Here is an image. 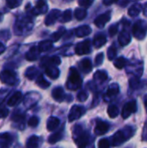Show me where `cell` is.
Listing matches in <instances>:
<instances>
[{
	"label": "cell",
	"instance_id": "f35d334b",
	"mask_svg": "<svg viewBox=\"0 0 147 148\" xmlns=\"http://www.w3.org/2000/svg\"><path fill=\"white\" fill-rule=\"evenodd\" d=\"M79 3V4L81 5V7H82V8H88V7H89L92 3H93V1L91 0H81V1H79L78 2Z\"/></svg>",
	"mask_w": 147,
	"mask_h": 148
},
{
	"label": "cell",
	"instance_id": "7c38bea8",
	"mask_svg": "<svg viewBox=\"0 0 147 148\" xmlns=\"http://www.w3.org/2000/svg\"><path fill=\"white\" fill-rule=\"evenodd\" d=\"M52 96H53L54 100H55L56 101H59V102L63 101L65 100V93H64L62 88L57 87V88H54L52 91Z\"/></svg>",
	"mask_w": 147,
	"mask_h": 148
},
{
	"label": "cell",
	"instance_id": "681fc988",
	"mask_svg": "<svg viewBox=\"0 0 147 148\" xmlns=\"http://www.w3.org/2000/svg\"><path fill=\"white\" fill-rule=\"evenodd\" d=\"M146 9H147V3H146Z\"/></svg>",
	"mask_w": 147,
	"mask_h": 148
},
{
	"label": "cell",
	"instance_id": "8992f818",
	"mask_svg": "<svg viewBox=\"0 0 147 148\" xmlns=\"http://www.w3.org/2000/svg\"><path fill=\"white\" fill-rule=\"evenodd\" d=\"M85 113V109L79 106H73L72 108L70 109L69 114H68V121L69 122H72L75 120H78L81 118L83 114Z\"/></svg>",
	"mask_w": 147,
	"mask_h": 148
},
{
	"label": "cell",
	"instance_id": "836d02e7",
	"mask_svg": "<svg viewBox=\"0 0 147 148\" xmlns=\"http://www.w3.org/2000/svg\"><path fill=\"white\" fill-rule=\"evenodd\" d=\"M36 73H37L36 69L34 68V67H32V68L28 69V70H27V72H26V75H27V77H28L29 79L32 80V79L34 78V76H36Z\"/></svg>",
	"mask_w": 147,
	"mask_h": 148
},
{
	"label": "cell",
	"instance_id": "7a4b0ae2",
	"mask_svg": "<svg viewBox=\"0 0 147 148\" xmlns=\"http://www.w3.org/2000/svg\"><path fill=\"white\" fill-rule=\"evenodd\" d=\"M147 32V23L144 20H139L133 27V35L135 38L143 40Z\"/></svg>",
	"mask_w": 147,
	"mask_h": 148
},
{
	"label": "cell",
	"instance_id": "ffe728a7",
	"mask_svg": "<svg viewBox=\"0 0 147 148\" xmlns=\"http://www.w3.org/2000/svg\"><path fill=\"white\" fill-rule=\"evenodd\" d=\"M80 67H81V70H82L84 73H86V74L89 73V72L92 70V63H91V61H90L89 59H88V58L82 60V61L81 62Z\"/></svg>",
	"mask_w": 147,
	"mask_h": 148
},
{
	"label": "cell",
	"instance_id": "ee69618b",
	"mask_svg": "<svg viewBox=\"0 0 147 148\" xmlns=\"http://www.w3.org/2000/svg\"><path fill=\"white\" fill-rule=\"evenodd\" d=\"M9 114V111L5 108H0V119L6 117Z\"/></svg>",
	"mask_w": 147,
	"mask_h": 148
},
{
	"label": "cell",
	"instance_id": "f546056e",
	"mask_svg": "<svg viewBox=\"0 0 147 148\" xmlns=\"http://www.w3.org/2000/svg\"><path fill=\"white\" fill-rule=\"evenodd\" d=\"M36 83H37L38 86H40V87L42 88H49V85H50L49 82H47V81L44 79V77H43L42 75H39V76L37 77Z\"/></svg>",
	"mask_w": 147,
	"mask_h": 148
},
{
	"label": "cell",
	"instance_id": "6da1fadb",
	"mask_svg": "<svg viewBox=\"0 0 147 148\" xmlns=\"http://www.w3.org/2000/svg\"><path fill=\"white\" fill-rule=\"evenodd\" d=\"M81 82H82L81 78L79 73L77 72V70L75 68H71L69 77H68V83H67L68 88L71 89V90H76L81 88Z\"/></svg>",
	"mask_w": 147,
	"mask_h": 148
},
{
	"label": "cell",
	"instance_id": "b9f144b4",
	"mask_svg": "<svg viewBox=\"0 0 147 148\" xmlns=\"http://www.w3.org/2000/svg\"><path fill=\"white\" fill-rule=\"evenodd\" d=\"M103 58H104V55L103 53H100L99 55H97V56L95 57V64L98 66V65H101L103 62Z\"/></svg>",
	"mask_w": 147,
	"mask_h": 148
},
{
	"label": "cell",
	"instance_id": "1f68e13d",
	"mask_svg": "<svg viewBox=\"0 0 147 148\" xmlns=\"http://www.w3.org/2000/svg\"><path fill=\"white\" fill-rule=\"evenodd\" d=\"M88 94L87 91H84V90L80 91V92L78 93V95H77V99H78V101H81V102L85 101L88 99Z\"/></svg>",
	"mask_w": 147,
	"mask_h": 148
},
{
	"label": "cell",
	"instance_id": "ac0fdd59",
	"mask_svg": "<svg viewBox=\"0 0 147 148\" xmlns=\"http://www.w3.org/2000/svg\"><path fill=\"white\" fill-rule=\"evenodd\" d=\"M106 42H107V37L105 36V35L100 33V34H97L94 36V45L96 48H101V47H102L103 45L106 44Z\"/></svg>",
	"mask_w": 147,
	"mask_h": 148
},
{
	"label": "cell",
	"instance_id": "603a6c76",
	"mask_svg": "<svg viewBox=\"0 0 147 148\" xmlns=\"http://www.w3.org/2000/svg\"><path fill=\"white\" fill-rule=\"evenodd\" d=\"M39 145V138L37 136H31L26 142L27 148H37Z\"/></svg>",
	"mask_w": 147,
	"mask_h": 148
},
{
	"label": "cell",
	"instance_id": "4dcf8cb0",
	"mask_svg": "<svg viewBox=\"0 0 147 148\" xmlns=\"http://www.w3.org/2000/svg\"><path fill=\"white\" fill-rule=\"evenodd\" d=\"M119 93V86L117 84H113L111 85L108 89H107V95H110V96H114L116 95L117 94Z\"/></svg>",
	"mask_w": 147,
	"mask_h": 148
},
{
	"label": "cell",
	"instance_id": "2e32d148",
	"mask_svg": "<svg viewBox=\"0 0 147 148\" xmlns=\"http://www.w3.org/2000/svg\"><path fill=\"white\" fill-rule=\"evenodd\" d=\"M131 35L127 31L123 30L119 36V42L121 46H126L131 42Z\"/></svg>",
	"mask_w": 147,
	"mask_h": 148
},
{
	"label": "cell",
	"instance_id": "44dd1931",
	"mask_svg": "<svg viewBox=\"0 0 147 148\" xmlns=\"http://www.w3.org/2000/svg\"><path fill=\"white\" fill-rule=\"evenodd\" d=\"M46 74L52 79H56L59 76V69L55 67V66H51V67H47L46 68Z\"/></svg>",
	"mask_w": 147,
	"mask_h": 148
},
{
	"label": "cell",
	"instance_id": "30bf717a",
	"mask_svg": "<svg viewBox=\"0 0 147 148\" xmlns=\"http://www.w3.org/2000/svg\"><path fill=\"white\" fill-rule=\"evenodd\" d=\"M109 130V125L108 123L102 121H99L96 124V127L94 128V133L97 135H103L105 134L107 131Z\"/></svg>",
	"mask_w": 147,
	"mask_h": 148
},
{
	"label": "cell",
	"instance_id": "7402d4cb",
	"mask_svg": "<svg viewBox=\"0 0 147 148\" xmlns=\"http://www.w3.org/2000/svg\"><path fill=\"white\" fill-rule=\"evenodd\" d=\"M142 7L139 3H134L132 7L129 8L128 10V14L130 16H136L139 14V12L141 11Z\"/></svg>",
	"mask_w": 147,
	"mask_h": 148
},
{
	"label": "cell",
	"instance_id": "52a82bcc",
	"mask_svg": "<svg viewBox=\"0 0 147 148\" xmlns=\"http://www.w3.org/2000/svg\"><path fill=\"white\" fill-rule=\"evenodd\" d=\"M91 42L90 40H85L84 42H81L80 43H78L75 47V53L77 55H87L88 53H90L91 49Z\"/></svg>",
	"mask_w": 147,
	"mask_h": 148
},
{
	"label": "cell",
	"instance_id": "8d00e7d4",
	"mask_svg": "<svg viewBox=\"0 0 147 148\" xmlns=\"http://www.w3.org/2000/svg\"><path fill=\"white\" fill-rule=\"evenodd\" d=\"M99 148H110V142L107 139H102L98 143Z\"/></svg>",
	"mask_w": 147,
	"mask_h": 148
},
{
	"label": "cell",
	"instance_id": "8fae6325",
	"mask_svg": "<svg viewBox=\"0 0 147 148\" xmlns=\"http://www.w3.org/2000/svg\"><path fill=\"white\" fill-rule=\"evenodd\" d=\"M61 15V11L59 10H53L49 12V14H48L46 19H45V24L46 25H52L56 19L60 16Z\"/></svg>",
	"mask_w": 147,
	"mask_h": 148
},
{
	"label": "cell",
	"instance_id": "f6af8a7d",
	"mask_svg": "<svg viewBox=\"0 0 147 148\" xmlns=\"http://www.w3.org/2000/svg\"><path fill=\"white\" fill-rule=\"evenodd\" d=\"M116 3L115 1H103V3L104 4H106V5H110V4H112V3Z\"/></svg>",
	"mask_w": 147,
	"mask_h": 148
},
{
	"label": "cell",
	"instance_id": "484cf974",
	"mask_svg": "<svg viewBox=\"0 0 147 148\" xmlns=\"http://www.w3.org/2000/svg\"><path fill=\"white\" fill-rule=\"evenodd\" d=\"M62 137V131H59V132H56L55 134H53L52 135L49 136V142L50 144H55L56 143L57 141H59Z\"/></svg>",
	"mask_w": 147,
	"mask_h": 148
},
{
	"label": "cell",
	"instance_id": "4316f807",
	"mask_svg": "<svg viewBox=\"0 0 147 148\" xmlns=\"http://www.w3.org/2000/svg\"><path fill=\"white\" fill-rule=\"evenodd\" d=\"M94 77L95 80H98L99 82H104V81H106L107 79V74L105 71L98 70L97 72H95Z\"/></svg>",
	"mask_w": 147,
	"mask_h": 148
},
{
	"label": "cell",
	"instance_id": "7bdbcfd3",
	"mask_svg": "<svg viewBox=\"0 0 147 148\" xmlns=\"http://www.w3.org/2000/svg\"><path fill=\"white\" fill-rule=\"evenodd\" d=\"M23 119H24V115H23V114H15V115L12 117V121H16V122L22 121Z\"/></svg>",
	"mask_w": 147,
	"mask_h": 148
},
{
	"label": "cell",
	"instance_id": "9c48e42d",
	"mask_svg": "<svg viewBox=\"0 0 147 148\" xmlns=\"http://www.w3.org/2000/svg\"><path fill=\"white\" fill-rule=\"evenodd\" d=\"M111 18V11L108 10L101 15H100L95 20H94V24L98 27V28H103L106 23L110 20Z\"/></svg>",
	"mask_w": 147,
	"mask_h": 148
},
{
	"label": "cell",
	"instance_id": "bcb514c9",
	"mask_svg": "<svg viewBox=\"0 0 147 148\" xmlns=\"http://www.w3.org/2000/svg\"><path fill=\"white\" fill-rule=\"evenodd\" d=\"M4 50H5V47H4L3 44L0 42V54H2Z\"/></svg>",
	"mask_w": 147,
	"mask_h": 148
},
{
	"label": "cell",
	"instance_id": "74e56055",
	"mask_svg": "<svg viewBox=\"0 0 147 148\" xmlns=\"http://www.w3.org/2000/svg\"><path fill=\"white\" fill-rule=\"evenodd\" d=\"M38 123H39V119H38L37 117H36V116L31 117V118L29 120V121H28L29 126V127H36L38 125Z\"/></svg>",
	"mask_w": 147,
	"mask_h": 148
},
{
	"label": "cell",
	"instance_id": "7dc6e473",
	"mask_svg": "<svg viewBox=\"0 0 147 148\" xmlns=\"http://www.w3.org/2000/svg\"><path fill=\"white\" fill-rule=\"evenodd\" d=\"M144 102H145V106H146V108L147 109V95L145 96V98H144Z\"/></svg>",
	"mask_w": 147,
	"mask_h": 148
},
{
	"label": "cell",
	"instance_id": "277c9868",
	"mask_svg": "<svg viewBox=\"0 0 147 148\" xmlns=\"http://www.w3.org/2000/svg\"><path fill=\"white\" fill-rule=\"evenodd\" d=\"M75 134H76V136L75 137V141L77 144L78 147H86L89 142V135L87 133H85L82 129H81V131L78 134L75 133Z\"/></svg>",
	"mask_w": 147,
	"mask_h": 148
},
{
	"label": "cell",
	"instance_id": "f1b7e54d",
	"mask_svg": "<svg viewBox=\"0 0 147 148\" xmlns=\"http://www.w3.org/2000/svg\"><path fill=\"white\" fill-rule=\"evenodd\" d=\"M126 62H127L126 59H125L124 57H119V58H117V59L114 61L113 65H114L115 68H117V69H123V68L126 66Z\"/></svg>",
	"mask_w": 147,
	"mask_h": 148
},
{
	"label": "cell",
	"instance_id": "5b68a950",
	"mask_svg": "<svg viewBox=\"0 0 147 148\" xmlns=\"http://www.w3.org/2000/svg\"><path fill=\"white\" fill-rule=\"evenodd\" d=\"M136 110H137V104H136V101H129V102H127V103L123 107L121 115H122V117H123L124 119H127L132 114L135 113Z\"/></svg>",
	"mask_w": 147,
	"mask_h": 148
},
{
	"label": "cell",
	"instance_id": "d4e9b609",
	"mask_svg": "<svg viewBox=\"0 0 147 148\" xmlns=\"http://www.w3.org/2000/svg\"><path fill=\"white\" fill-rule=\"evenodd\" d=\"M75 16L76 19L82 20L87 16V10L84 8H77L75 11Z\"/></svg>",
	"mask_w": 147,
	"mask_h": 148
},
{
	"label": "cell",
	"instance_id": "c3c4849f",
	"mask_svg": "<svg viewBox=\"0 0 147 148\" xmlns=\"http://www.w3.org/2000/svg\"><path fill=\"white\" fill-rule=\"evenodd\" d=\"M1 18H2V15L0 14V20H1Z\"/></svg>",
	"mask_w": 147,
	"mask_h": 148
},
{
	"label": "cell",
	"instance_id": "cb8c5ba5",
	"mask_svg": "<svg viewBox=\"0 0 147 148\" xmlns=\"http://www.w3.org/2000/svg\"><path fill=\"white\" fill-rule=\"evenodd\" d=\"M52 46H53V44H52L51 41H43L39 43L38 49H39V51L42 52V51H46V50L50 49L52 48Z\"/></svg>",
	"mask_w": 147,
	"mask_h": 148
},
{
	"label": "cell",
	"instance_id": "d590c367",
	"mask_svg": "<svg viewBox=\"0 0 147 148\" xmlns=\"http://www.w3.org/2000/svg\"><path fill=\"white\" fill-rule=\"evenodd\" d=\"M115 56H116V49L113 46V47L111 46L108 49V50H107V57L111 61V60H113L115 57Z\"/></svg>",
	"mask_w": 147,
	"mask_h": 148
},
{
	"label": "cell",
	"instance_id": "ba28073f",
	"mask_svg": "<svg viewBox=\"0 0 147 148\" xmlns=\"http://www.w3.org/2000/svg\"><path fill=\"white\" fill-rule=\"evenodd\" d=\"M129 137L126 136V134H125L123 131H117L113 138H112V145L113 147H117V146H120L121 145L122 143H124Z\"/></svg>",
	"mask_w": 147,
	"mask_h": 148
},
{
	"label": "cell",
	"instance_id": "83f0119b",
	"mask_svg": "<svg viewBox=\"0 0 147 148\" xmlns=\"http://www.w3.org/2000/svg\"><path fill=\"white\" fill-rule=\"evenodd\" d=\"M107 114L111 118H116L119 115V108L115 105H110L107 108Z\"/></svg>",
	"mask_w": 147,
	"mask_h": 148
},
{
	"label": "cell",
	"instance_id": "3957f363",
	"mask_svg": "<svg viewBox=\"0 0 147 148\" xmlns=\"http://www.w3.org/2000/svg\"><path fill=\"white\" fill-rule=\"evenodd\" d=\"M0 81L8 85H14L17 81L16 73L11 70H3L0 73Z\"/></svg>",
	"mask_w": 147,
	"mask_h": 148
},
{
	"label": "cell",
	"instance_id": "ab89813d",
	"mask_svg": "<svg viewBox=\"0 0 147 148\" xmlns=\"http://www.w3.org/2000/svg\"><path fill=\"white\" fill-rule=\"evenodd\" d=\"M6 4L10 8H16L17 5L21 4V2L20 1H15V0H10V1H6Z\"/></svg>",
	"mask_w": 147,
	"mask_h": 148
},
{
	"label": "cell",
	"instance_id": "d6a6232c",
	"mask_svg": "<svg viewBox=\"0 0 147 148\" xmlns=\"http://www.w3.org/2000/svg\"><path fill=\"white\" fill-rule=\"evenodd\" d=\"M64 32H65V29H64V28H62V27H61V29L56 32V33H55L53 36H52V39H53V41L54 42H56V41H58L60 38H61V36L64 34Z\"/></svg>",
	"mask_w": 147,
	"mask_h": 148
},
{
	"label": "cell",
	"instance_id": "e575fe53",
	"mask_svg": "<svg viewBox=\"0 0 147 148\" xmlns=\"http://www.w3.org/2000/svg\"><path fill=\"white\" fill-rule=\"evenodd\" d=\"M72 18V11L71 10H67L63 12V15H62V22H68L70 21Z\"/></svg>",
	"mask_w": 147,
	"mask_h": 148
},
{
	"label": "cell",
	"instance_id": "5bb4252c",
	"mask_svg": "<svg viewBox=\"0 0 147 148\" xmlns=\"http://www.w3.org/2000/svg\"><path fill=\"white\" fill-rule=\"evenodd\" d=\"M75 35L78 37H83V36H86L89 35L92 32V29L88 25H83V26L78 27L75 30Z\"/></svg>",
	"mask_w": 147,
	"mask_h": 148
},
{
	"label": "cell",
	"instance_id": "d6986e66",
	"mask_svg": "<svg viewBox=\"0 0 147 148\" xmlns=\"http://www.w3.org/2000/svg\"><path fill=\"white\" fill-rule=\"evenodd\" d=\"M39 53H40L39 49L36 48V47H33V48H31L27 52V54H26V59L29 60V61H35L37 58Z\"/></svg>",
	"mask_w": 147,
	"mask_h": 148
},
{
	"label": "cell",
	"instance_id": "9a60e30c",
	"mask_svg": "<svg viewBox=\"0 0 147 148\" xmlns=\"http://www.w3.org/2000/svg\"><path fill=\"white\" fill-rule=\"evenodd\" d=\"M11 142L12 140L9 134H0V148H9Z\"/></svg>",
	"mask_w": 147,
	"mask_h": 148
},
{
	"label": "cell",
	"instance_id": "4fadbf2b",
	"mask_svg": "<svg viewBox=\"0 0 147 148\" xmlns=\"http://www.w3.org/2000/svg\"><path fill=\"white\" fill-rule=\"evenodd\" d=\"M23 99V95H22V93L21 92H16L14 93L10 97V99L8 100L7 101V104L8 106L10 107H13V106H16V104H18Z\"/></svg>",
	"mask_w": 147,
	"mask_h": 148
},
{
	"label": "cell",
	"instance_id": "60d3db41",
	"mask_svg": "<svg viewBox=\"0 0 147 148\" xmlns=\"http://www.w3.org/2000/svg\"><path fill=\"white\" fill-rule=\"evenodd\" d=\"M117 26H118V24H113V25H112V26L109 28L108 32H109V35H110L111 36H114V35L118 32V28H117Z\"/></svg>",
	"mask_w": 147,
	"mask_h": 148
},
{
	"label": "cell",
	"instance_id": "e0dca14e",
	"mask_svg": "<svg viewBox=\"0 0 147 148\" xmlns=\"http://www.w3.org/2000/svg\"><path fill=\"white\" fill-rule=\"evenodd\" d=\"M60 125V120L56 117H50L47 122V129L50 132L55 131Z\"/></svg>",
	"mask_w": 147,
	"mask_h": 148
}]
</instances>
